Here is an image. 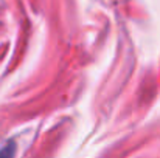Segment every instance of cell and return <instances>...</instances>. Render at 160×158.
<instances>
[{
    "label": "cell",
    "instance_id": "6da1fadb",
    "mask_svg": "<svg viewBox=\"0 0 160 158\" xmlns=\"http://www.w3.org/2000/svg\"><path fill=\"white\" fill-rule=\"evenodd\" d=\"M14 152H16L14 143H8L0 149V158H14Z\"/></svg>",
    "mask_w": 160,
    "mask_h": 158
}]
</instances>
